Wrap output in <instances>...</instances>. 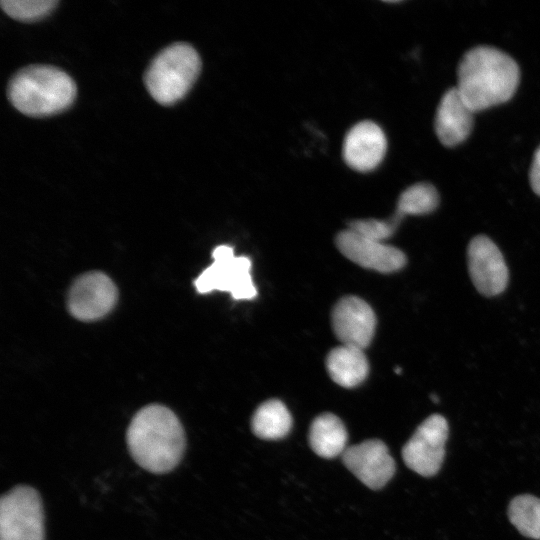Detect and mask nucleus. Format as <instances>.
<instances>
[{
	"mask_svg": "<svg viewBox=\"0 0 540 540\" xmlns=\"http://www.w3.org/2000/svg\"><path fill=\"white\" fill-rule=\"evenodd\" d=\"M126 438L134 461L155 474L173 470L185 451L180 420L171 409L160 404L141 408L132 418Z\"/></svg>",
	"mask_w": 540,
	"mask_h": 540,
	"instance_id": "f257e3e1",
	"label": "nucleus"
},
{
	"mask_svg": "<svg viewBox=\"0 0 540 540\" xmlns=\"http://www.w3.org/2000/svg\"><path fill=\"white\" fill-rule=\"evenodd\" d=\"M519 67L505 52L490 46L467 51L457 68L456 89L474 111L508 101L519 84Z\"/></svg>",
	"mask_w": 540,
	"mask_h": 540,
	"instance_id": "f03ea898",
	"label": "nucleus"
},
{
	"mask_svg": "<svg viewBox=\"0 0 540 540\" xmlns=\"http://www.w3.org/2000/svg\"><path fill=\"white\" fill-rule=\"evenodd\" d=\"M76 85L64 71L49 65L19 70L8 85V98L21 113L46 117L66 110L74 101Z\"/></svg>",
	"mask_w": 540,
	"mask_h": 540,
	"instance_id": "7ed1b4c3",
	"label": "nucleus"
},
{
	"mask_svg": "<svg viewBox=\"0 0 540 540\" xmlns=\"http://www.w3.org/2000/svg\"><path fill=\"white\" fill-rule=\"evenodd\" d=\"M201 60L196 50L187 43H174L152 60L144 81L150 95L162 105L182 99L197 79Z\"/></svg>",
	"mask_w": 540,
	"mask_h": 540,
	"instance_id": "20e7f679",
	"label": "nucleus"
},
{
	"mask_svg": "<svg viewBox=\"0 0 540 540\" xmlns=\"http://www.w3.org/2000/svg\"><path fill=\"white\" fill-rule=\"evenodd\" d=\"M44 513L39 493L18 485L0 500V540H44Z\"/></svg>",
	"mask_w": 540,
	"mask_h": 540,
	"instance_id": "39448f33",
	"label": "nucleus"
},
{
	"mask_svg": "<svg viewBox=\"0 0 540 540\" xmlns=\"http://www.w3.org/2000/svg\"><path fill=\"white\" fill-rule=\"evenodd\" d=\"M213 262L195 279L199 293L214 290L229 292L235 300H251L257 290L251 277V260L235 256L231 246L220 245L212 252Z\"/></svg>",
	"mask_w": 540,
	"mask_h": 540,
	"instance_id": "423d86ee",
	"label": "nucleus"
},
{
	"mask_svg": "<svg viewBox=\"0 0 540 540\" xmlns=\"http://www.w3.org/2000/svg\"><path fill=\"white\" fill-rule=\"evenodd\" d=\"M448 431V423L442 415L426 418L403 447L406 466L424 477L435 475L445 456Z\"/></svg>",
	"mask_w": 540,
	"mask_h": 540,
	"instance_id": "0eeeda50",
	"label": "nucleus"
},
{
	"mask_svg": "<svg viewBox=\"0 0 540 540\" xmlns=\"http://www.w3.org/2000/svg\"><path fill=\"white\" fill-rule=\"evenodd\" d=\"M118 290L102 272H88L78 277L68 294V308L77 319L92 321L102 318L115 306Z\"/></svg>",
	"mask_w": 540,
	"mask_h": 540,
	"instance_id": "6e6552de",
	"label": "nucleus"
},
{
	"mask_svg": "<svg viewBox=\"0 0 540 540\" xmlns=\"http://www.w3.org/2000/svg\"><path fill=\"white\" fill-rule=\"evenodd\" d=\"M468 269L476 289L485 296L502 293L508 283V268L502 253L488 237H474L467 249Z\"/></svg>",
	"mask_w": 540,
	"mask_h": 540,
	"instance_id": "1a4fd4ad",
	"label": "nucleus"
},
{
	"mask_svg": "<svg viewBox=\"0 0 540 540\" xmlns=\"http://www.w3.org/2000/svg\"><path fill=\"white\" fill-rule=\"evenodd\" d=\"M335 243L338 250L352 262L381 273L398 271L407 261L398 248L367 238L349 228L337 234Z\"/></svg>",
	"mask_w": 540,
	"mask_h": 540,
	"instance_id": "9d476101",
	"label": "nucleus"
},
{
	"mask_svg": "<svg viewBox=\"0 0 540 540\" xmlns=\"http://www.w3.org/2000/svg\"><path fill=\"white\" fill-rule=\"evenodd\" d=\"M332 328L342 345L365 349L371 343L376 316L371 306L356 296L341 298L331 314Z\"/></svg>",
	"mask_w": 540,
	"mask_h": 540,
	"instance_id": "9b49d317",
	"label": "nucleus"
},
{
	"mask_svg": "<svg viewBox=\"0 0 540 540\" xmlns=\"http://www.w3.org/2000/svg\"><path fill=\"white\" fill-rule=\"evenodd\" d=\"M345 466L367 487L382 488L395 473V462L387 446L378 439L347 447L342 454Z\"/></svg>",
	"mask_w": 540,
	"mask_h": 540,
	"instance_id": "f8f14e48",
	"label": "nucleus"
},
{
	"mask_svg": "<svg viewBox=\"0 0 540 540\" xmlns=\"http://www.w3.org/2000/svg\"><path fill=\"white\" fill-rule=\"evenodd\" d=\"M387 141L382 129L372 121H362L347 133L343 144V157L351 168L367 172L382 161Z\"/></svg>",
	"mask_w": 540,
	"mask_h": 540,
	"instance_id": "ddd939ff",
	"label": "nucleus"
},
{
	"mask_svg": "<svg viewBox=\"0 0 540 540\" xmlns=\"http://www.w3.org/2000/svg\"><path fill=\"white\" fill-rule=\"evenodd\" d=\"M474 113L456 87L447 90L439 102L434 120L439 141L446 147L463 142L471 133Z\"/></svg>",
	"mask_w": 540,
	"mask_h": 540,
	"instance_id": "4468645a",
	"label": "nucleus"
},
{
	"mask_svg": "<svg viewBox=\"0 0 540 540\" xmlns=\"http://www.w3.org/2000/svg\"><path fill=\"white\" fill-rule=\"evenodd\" d=\"M331 379L345 388L361 384L369 372V363L363 349L341 345L332 349L326 358Z\"/></svg>",
	"mask_w": 540,
	"mask_h": 540,
	"instance_id": "2eb2a0df",
	"label": "nucleus"
},
{
	"mask_svg": "<svg viewBox=\"0 0 540 540\" xmlns=\"http://www.w3.org/2000/svg\"><path fill=\"white\" fill-rule=\"evenodd\" d=\"M348 434L343 422L332 413L317 416L309 430L312 450L323 458H334L346 450Z\"/></svg>",
	"mask_w": 540,
	"mask_h": 540,
	"instance_id": "dca6fc26",
	"label": "nucleus"
},
{
	"mask_svg": "<svg viewBox=\"0 0 540 540\" xmlns=\"http://www.w3.org/2000/svg\"><path fill=\"white\" fill-rule=\"evenodd\" d=\"M251 427L253 433L261 439H280L289 433L292 417L282 401L270 399L256 409Z\"/></svg>",
	"mask_w": 540,
	"mask_h": 540,
	"instance_id": "f3484780",
	"label": "nucleus"
},
{
	"mask_svg": "<svg viewBox=\"0 0 540 540\" xmlns=\"http://www.w3.org/2000/svg\"><path fill=\"white\" fill-rule=\"evenodd\" d=\"M438 203L439 195L433 185L417 183L401 193L392 218L399 224L406 215H421L432 212L437 208Z\"/></svg>",
	"mask_w": 540,
	"mask_h": 540,
	"instance_id": "a211bd4d",
	"label": "nucleus"
},
{
	"mask_svg": "<svg viewBox=\"0 0 540 540\" xmlns=\"http://www.w3.org/2000/svg\"><path fill=\"white\" fill-rule=\"evenodd\" d=\"M508 516L522 535L540 539V498L528 494L516 496L510 502Z\"/></svg>",
	"mask_w": 540,
	"mask_h": 540,
	"instance_id": "6ab92c4d",
	"label": "nucleus"
},
{
	"mask_svg": "<svg viewBox=\"0 0 540 540\" xmlns=\"http://www.w3.org/2000/svg\"><path fill=\"white\" fill-rule=\"evenodd\" d=\"M57 5L55 0H2L3 11L19 21H36L49 14Z\"/></svg>",
	"mask_w": 540,
	"mask_h": 540,
	"instance_id": "aec40b11",
	"label": "nucleus"
},
{
	"mask_svg": "<svg viewBox=\"0 0 540 540\" xmlns=\"http://www.w3.org/2000/svg\"><path fill=\"white\" fill-rule=\"evenodd\" d=\"M398 223L393 219H358L349 223V229L373 240L381 241L391 237Z\"/></svg>",
	"mask_w": 540,
	"mask_h": 540,
	"instance_id": "412c9836",
	"label": "nucleus"
},
{
	"mask_svg": "<svg viewBox=\"0 0 540 540\" xmlns=\"http://www.w3.org/2000/svg\"><path fill=\"white\" fill-rule=\"evenodd\" d=\"M529 181L534 193L540 196V146L533 156L529 171Z\"/></svg>",
	"mask_w": 540,
	"mask_h": 540,
	"instance_id": "4be33fe9",
	"label": "nucleus"
},
{
	"mask_svg": "<svg viewBox=\"0 0 540 540\" xmlns=\"http://www.w3.org/2000/svg\"><path fill=\"white\" fill-rule=\"evenodd\" d=\"M431 399L433 402H438V398L434 394L431 395Z\"/></svg>",
	"mask_w": 540,
	"mask_h": 540,
	"instance_id": "5701e85b",
	"label": "nucleus"
}]
</instances>
